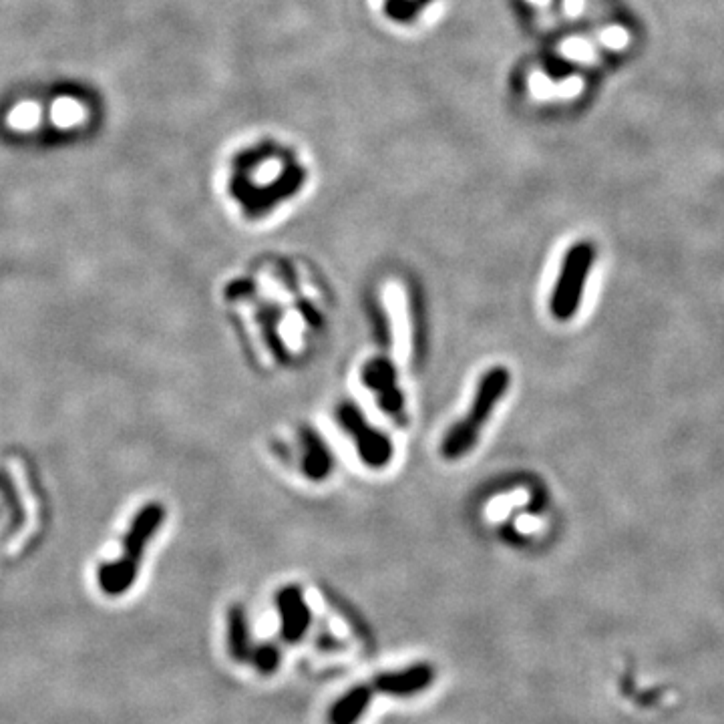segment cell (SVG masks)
Instances as JSON below:
<instances>
[{"instance_id":"obj_1","label":"cell","mask_w":724,"mask_h":724,"mask_svg":"<svg viewBox=\"0 0 724 724\" xmlns=\"http://www.w3.org/2000/svg\"><path fill=\"white\" fill-rule=\"evenodd\" d=\"M511 373L507 367H491L477 383L469 411L447 431L441 443V455L447 461H459L473 451L481 431L507 395Z\"/></svg>"},{"instance_id":"obj_2","label":"cell","mask_w":724,"mask_h":724,"mask_svg":"<svg viewBox=\"0 0 724 724\" xmlns=\"http://www.w3.org/2000/svg\"><path fill=\"white\" fill-rule=\"evenodd\" d=\"M594 262H596V248L590 240L576 242L564 254L550 296V314L558 322H570L580 312Z\"/></svg>"},{"instance_id":"obj_3","label":"cell","mask_w":724,"mask_h":724,"mask_svg":"<svg viewBox=\"0 0 724 724\" xmlns=\"http://www.w3.org/2000/svg\"><path fill=\"white\" fill-rule=\"evenodd\" d=\"M336 423L350 437L360 461L369 469H385L393 461L395 445L391 437L375 427L356 403L342 401L336 407Z\"/></svg>"},{"instance_id":"obj_4","label":"cell","mask_w":724,"mask_h":724,"mask_svg":"<svg viewBox=\"0 0 724 724\" xmlns=\"http://www.w3.org/2000/svg\"><path fill=\"white\" fill-rule=\"evenodd\" d=\"M362 383L377 395V401L385 413L395 421H405V393L401 391L393 362L385 356L371 358L362 369Z\"/></svg>"},{"instance_id":"obj_5","label":"cell","mask_w":724,"mask_h":724,"mask_svg":"<svg viewBox=\"0 0 724 724\" xmlns=\"http://www.w3.org/2000/svg\"><path fill=\"white\" fill-rule=\"evenodd\" d=\"M278 608L282 618V634L286 640H298L310 622V610L298 588L290 586L278 594Z\"/></svg>"},{"instance_id":"obj_6","label":"cell","mask_w":724,"mask_h":724,"mask_svg":"<svg viewBox=\"0 0 724 724\" xmlns=\"http://www.w3.org/2000/svg\"><path fill=\"white\" fill-rule=\"evenodd\" d=\"M433 680V670L429 666H413L407 668L403 672H393V674H383L377 684L381 686V690L389 692V694H397V696H409L415 694L423 688H427Z\"/></svg>"},{"instance_id":"obj_7","label":"cell","mask_w":724,"mask_h":724,"mask_svg":"<svg viewBox=\"0 0 724 724\" xmlns=\"http://www.w3.org/2000/svg\"><path fill=\"white\" fill-rule=\"evenodd\" d=\"M302 441H304V473L318 481V479H324L330 475L332 471V455L326 447V443L312 431H306L302 435Z\"/></svg>"},{"instance_id":"obj_8","label":"cell","mask_w":724,"mask_h":724,"mask_svg":"<svg viewBox=\"0 0 724 724\" xmlns=\"http://www.w3.org/2000/svg\"><path fill=\"white\" fill-rule=\"evenodd\" d=\"M369 700H371L369 688L350 690L346 696H342L334 704V708L330 712V722L332 724H354L362 716V712H365Z\"/></svg>"},{"instance_id":"obj_9","label":"cell","mask_w":724,"mask_h":724,"mask_svg":"<svg viewBox=\"0 0 724 724\" xmlns=\"http://www.w3.org/2000/svg\"><path fill=\"white\" fill-rule=\"evenodd\" d=\"M600 41L614 51H622L624 47L630 45V33L622 27H610L600 35Z\"/></svg>"},{"instance_id":"obj_10","label":"cell","mask_w":724,"mask_h":724,"mask_svg":"<svg viewBox=\"0 0 724 724\" xmlns=\"http://www.w3.org/2000/svg\"><path fill=\"white\" fill-rule=\"evenodd\" d=\"M562 53L574 61H592L596 57L594 49L586 41H570L562 47Z\"/></svg>"},{"instance_id":"obj_11","label":"cell","mask_w":724,"mask_h":724,"mask_svg":"<svg viewBox=\"0 0 724 724\" xmlns=\"http://www.w3.org/2000/svg\"><path fill=\"white\" fill-rule=\"evenodd\" d=\"M582 9H584V0H566V13L568 15L576 17V15L582 13Z\"/></svg>"},{"instance_id":"obj_12","label":"cell","mask_w":724,"mask_h":724,"mask_svg":"<svg viewBox=\"0 0 724 724\" xmlns=\"http://www.w3.org/2000/svg\"><path fill=\"white\" fill-rule=\"evenodd\" d=\"M533 3H535V5H548L550 0H533Z\"/></svg>"}]
</instances>
